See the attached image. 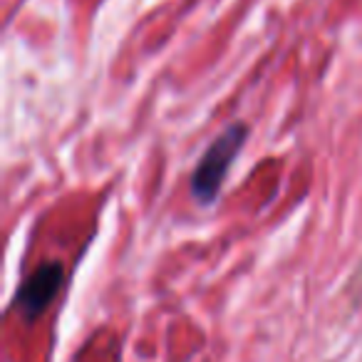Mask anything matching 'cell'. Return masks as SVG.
I'll list each match as a JSON object with an SVG mask.
<instances>
[{"instance_id":"1","label":"cell","mask_w":362,"mask_h":362,"mask_svg":"<svg viewBox=\"0 0 362 362\" xmlns=\"http://www.w3.org/2000/svg\"><path fill=\"white\" fill-rule=\"evenodd\" d=\"M248 136L246 124H231L211 141L204 156L199 159L197 169L192 174V194L199 204H211L221 192V184L226 179L228 169H231L233 159L241 151L243 141Z\"/></svg>"},{"instance_id":"2","label":"cell","mask_w":362,"mask_h":362,"mask_svg":"<svg viewBox=\"0 0 362 362\" xmlns=\"http://www.w3.org/2000/svg\"><path fill=\"white\" fill-rule=\"evenodd\" d=\"M62 278H65V271H62V263L50 261L37 266L25 281L21 283L16 296V305L18 310L25 317H35L55 300V296L60 293Z\"/></svg>"}]
</instances>
